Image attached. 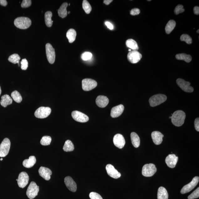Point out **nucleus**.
<instances>
[{
	"label": "nucleus",
	"instance_id": "53",
	"mask_svg": "<svg viewBox=\"0 0 199 199\" xmlns=\"http://www.w3.org/2000/svg\"><path fill=\"white\" fill-rule=\"evenodd\" d=\"M199 30H198L197 31V33H199Z\"/></svg>",
	"mask_w": 199,
	"mask_h": 199
},
{
	"label": "nucleus",
	"instance_id": "32",
	"mask_svg": "<svg viewBox=\"0 0 199 199\" xmlns=\"http://www.w3.org/2000/svg\"><path fill=\"white\" fill-rule=\"evenodd\" d=\"M175 57L178 60H183L188 63L191 61L192 59L191 56L184 53L177 54Z\"/></svg>",
	"mask_w": 199,
	"mask_h": 199
},
{
	"label": "nucleus",
	"instance_id": "28",
	"mask_svg": "<svg viewBox=\"0 0 199 199\" xmlns=\"http://www.w3.org/2000/svg\"><path fill=\"white\" fill-rule=\"evenodd\" d=\"M76 32L74 29H71L66 33V36L68 39L69 43H72L75 41L76 36Z\"/></svg>",
	"mask_w": 199,
	"mask_h": 199
},
{
	"label": "nucleus",
	"instance_id": "9",
	"mask_svg": "<svg viewBox=\"0 0 199 199\" xmlns=\"http://www.w3.org/2000/svg\"><path fill=\"white\" fill-rule=\"evenodd\" d=\"M97 81L91 79H85L82 81V87L83 91H89L97 87Z\"/></svg>",
	"mask_w": 199,
	"mask_h": 199
},
{
	"label": "nucleus",
	"instance_id": "56",
	"mask_svg": "<svg viewBox=\"0 0 199 199\" xmlns=\"http://www.w3.org/2000/svg\"><path fill=\"white\" fill-rule=\"evenodd\" d=\"M70 12H68V14H70Z\"/></svg>",
	"mask_w": 199,
	"mask_h": 199
},
{
	"label": "nucleus",
	"instance_id": "52",
	"mask_svg": "<svg viewBox=\"0 0 199 199\" xmlns=\"http://www.w3.org/2000/svg\"><path fill=\"white\" fill-rule=\"evenodd\" d=\"M128 51L129 52H130L131 51V49H129L128 50Z\"/></svg>",
	"mask_w": 199,
	"mask_h": 199
},
{
	"label": "nucleus",
	"instance_id": "25",
	"mask_svg": "<svg viewBox=\"0 0 199 199\" xmlns=\"http://www.w3.org/2000/svg\"><path fill=\"white\" fill-rule=\"evenodd\" d=\"M12 98L9 95H5L2 96L1 104L4 107H6L8 105L12 103Z\"/></svg>",
	"mask_w": 199,
	"mask_h": 199
},
{
	"label": "nucleus",
	"instance_id": "29",
	"mask_svg": "<svg viewBox=\"0 0 199 199\" xmlns=\"http://www.w3.org/2000/svg\"><path fill=\"white\" fill-rule=\"evenodd\" d=\"M127 47L130 48L133 51H137L139 50V47L136 41L133 39H129L126 41Z\"/></svg>",
	"mask_w": 199,
	"mask_h": 199
},
{
	"label": "nucleus",
	"instance_id": "22",
	"mask_svg": "<svg viewBox=\"0 0 199 199\" xmlns=\"http://www.w3.org/2000/svg\"><path fill=\"white\" fill-rule=\"evenodd\" d=\"M96 104L100 108L105 107L109 103L108 98L104 96H98L96 99Z\"/></svg>",
	"mask_w": 199,
	"mask_h": 199
},
{
	"label": "nucleus",
	"instance_id": "49",
	"mask_svg": "<svg viewBox=\"0 0 199 199\" xmlns=\"http://www.w3.org/2000/svg\"><path fill=\"white\" fill-rule=\"evenodd\" d=\"M7 4V1L6 0H0V5H1L6 6Z\"/></svg>",
	"mask_w": 199,
	"mask_h": 199
},
{
	"label": "nucleus",
	"instance_id": "7",
	"mask_svg": "<svg viewBox=\"0 0 199 199\" xmlns=\"http://www.w3.org/2000/svg\"><path fill=\"white\" fill-rule=\"evenodd\" d=\"M46 55L48 61L51 64H53L55 60V52L52 45L50 43L45 45Z\"/></svg>",
	"mask_w": 199,
	"mask_h": 199
},
{
	"label": "nucleus",
	"instance_id": "42",
	"mask_svg": "<svg viewBox=\"0 0 199 199\" xmlns=\"http://www.w3.org/2000/svg\"><path fill=\"white\" fill-rule=\"evenodd\" d=\"M89 197L91 199H103L100 194L96 192H91L89 194Z\"/></svg>",
	"mask_w": 199,
	"mask_h": 199
},
{
	"label": "nucleus",
	"instance_id": "5",
	"mask_svg": "<svg viewBox=\"0 0 199 199\" xmlns=\"http://www.w3.org/2000/svg\"><path fill=\"white\" fill-rule=\"evenodd\" d=\"M39 191V187L34 181L31 182L26 192V195L30 199L34 198L38 195Z\"/></svg>",
	"mask_w": 199,
	"mask_h": 199
},
{
	"label": "nucleus",
	"instance_id": "15",
	"mask_svg": "<svg viewBox=\"0 0 199 199\" xmlns=\"http://www.w3.org/2000/svg\"><path fill=\"white\" fill-rule=\"evenodd\" d=\"M106 170L108 175L111 177L115 179H117L121 177V173H119L112 165H107Z\"/></svg>",
	"mask_w": 199,
	"mask_h": 199
},
{
	"label": "nucleus",
	"instance_id": "4",
	"mask_svg": "<svg viewBox=\"0 0 199 199\" xmlns=\"http://www.w3.org/2000/svg\"><path fill=\"white\" fill-rule=\"evenodd\" d=\"M156 171L155 165L152 163H150L144 165L142 169V174L144 177H152L155 174Z\"/></svg>",
	"mask_w": 199,
	"mask_h": 199
},
{
	"label": "nucleus",
	"instance_id": "34",
	"mask_svg": "<svg viewBox=\"0 0 199 199\" xmlns=\"http://www.w3.org/2000/svg\"><path fill=\"white\" fill-rule=\"evenodd\" d=\"M11 96L14 101L18 103H20L22 101V96L17 91H15L12 92L11 93Z\"/></svg>",
	"mask_w": 199,
	"mask_h": 199
},
{
	"label": "nucleus",
	"instance_id": "13",
	"mask_svg": "<svg viewBox=\"0 0 199 199\" xmlns=\"http://www.w3.org/2000/svg\"><path fill=\"white\" fill-rule=\"evenodd\" d=\"M18 179V184L19 187L23 188L28 185L29 178L28 174L26 172H22L19 175Z\"/></svg>",
	"mask_w": 199,
	"mask_h": 199
},
{
	"label": "nucleus",
	"instance_id": "6",
	"mask_svg": "<svg viewBox=\"0 0 199 199\" xmlns=\"http://www.w3.org/2000/svg\"><path fill=\"white\" fill-rule=\"evenodd\" d=\"M10 145V141L8 138H5L0 144V157H5L9 154Z\"/></svg>",
	"mask_w": 199,
	"mask_h": 199
},
{
	"label": "nucleus",
	"instance_id": "17",
	"mask_svg": "<svg viewBox=\"0 0 199 199\" xmlns=\"http://www.w3.org/2000/svg\"><path fill=\"white\" fill-rule=\"evenodd\" d=\"M113 142L114 145L119 149H122L125 146V141L124 137L121 134H117L114 136Z\"/></svg>",
	"mask_w": 199,
	"mask_h": 199
},
{
	"label": "nucleus",
	"instance_id": "46",
	"mask_svg": "<svg viewBox=\"0 0 199 199\" xmlns=\"http://www.w3.org/2000/svg\"><path fill=\"white\" fill-rule=\"evenodd\" d=\"M195 128L196 131H199V118L196 119L194 121Z\"/></svg>",
	"mask_w": 199,
	"mask_h": 199
},
{
	"label": "nucleus",
	"instance_id": "41",
	"mask_svg": "<svg viewBox=\"0 0 199 199\" xmlns=\"http://www.w3.org/2000/svg\"><path fill=\"white\" fill-rule=\"evenodd\" d=\"M184 11H185V9L183 8V5H179L175 7L174 10V13L175 14L177 15L178 14L183 13Z\"/></svg>",
	"mask_w": 199,
	"mask_h": 199
},
{
	"label": "nucleus",
	"instance_id": "26",
	"mask_svg": "<svg viewBox=\"0 0 199 199\" xmlns=\"http://www.w3.org/2000/svg\"><path fill=\"white\" fill-rule=\"evenodd\" d=\"M131 138L132 144L136 148L139 147L140 144V138L137 134L133 132L131 134Z\"/></svg>",
	"mask_w": 199,
	"mask_h": 199
},
{
	"label": "nucleus",
	"instance_id": "40",
	"mask_svg": "<svg viewBox=\"0 0 199 199\" xmlns=\"http://www.w3.org/2000/svg\"><path fill=\"white\" fill-rule=\"evenodd\" d=\"M199 188L197 189L188 196V199H194L199 198Z\"/></svg>",
	"mask_w": 199,
	"mask_h": 199
},
{
	"label": "nucleus",
	"instance_id": "21",
	"mask_svg": "<svg viewBox=\"0 0 199 199\" xmlns=\"http://www.w3.org/2000/svg\"><path fill=\"white\" fill-rule=\"evenodd\" d=\"M151 136L153 141L155 144L159 145L162 143L164 135L160 132L157 131L153 132Z\"/></svg>",
	"mask_w": 199,
	"mask_h": 199
},
{
	"label": "nucleus",
	"instance_id": "10",
	"mask_svg": "<svg viewBox=\"0 0 199 199\" xmlns=\"http://www.w3.org/2000/svg\"><path fill=\"white\" fill-rule=\"evenodd\" d=\"M199 181V177L196 176L194 177L190 183L184 186L182 188L181 190V193L184 194L191 191L197 185Z\"/></svg>",
	"mask_w": 199,
	"mask_h": 199
},
{
	"label": "nucleus",
	"instance_id": "11",
	"mask_svg": "<svg viewBox=\"0 0 199 199\" xmlns=\"http://www.w3.org/2000/svg\"><path fill=\"white\" fill-rule=\"evenodd\" d=\"M177 84L180 88L184 92L191 93L194 91L193 87L191 86L190 83L188 81H186L184 80L179 78L176 81Z\"/></svg>",
	"mask_w": 199,
	"mask_h": 199
},
{
	"label": "nucleus",
	"instance_id": "8",
	"mask_svg": "<svg viewBox=\"0 0 199 199\" xmlns=\"http://www.w3.org/2000/svg\"><path fill=\"white\" fill-rule=\"evenodd\" d=\"M51 110L49 107H41L35 111L34 115L35 117L39 118H47L51 114Z\"/></svg>",
	"mask_w": 199,
	"mask_h": 199
},
{
	"label": "nucleus",
	"instance_id": "51",
	"mask_svg": "<svg viewBox=\"0 0 199 199\" xmlns=\"http://www.w3.org/2000/svg\"><path fill=\"white\" fill-rule=\"evenodd\" d=\"M2 93V91L1 86H0V96H1Z\"/></svg>",
	"mask_w": 199,
	"mask_h": 199
},
{
	"label": "nucleus",
	"instance_id": "23",
	"mask_svg": "<svg viewBox=\"0 0 199 199\" xmlns=\"http://www.w3.org/2000/svg\"><path fill=\"white\" fill-rule=\"evenodd\" d=\"M36 162V159L34 156H30L29 159H26L23 162V165L27 168H30L34 166Z\"/></svg>",
	"mask_w": 199,
	"mask_h": 199
},
{
	"label": "nucleus",
	"instance_id": "47",
	"mask_svg": "<svg viewBox=\"0 0 199 199\" xmlns=\"http://www.w3.org/2000/svg\"><path fill=\"white\" fill-rule=\"evenodd\" d=\"M105 24L106 26H107V28L110 29V30H112L113 29H114L113 26V24L109 22H106Z\"/></svg>",
	"mask_w": 199,
	"mask_h": 199
},
{
	"label": "nucleus",
	"instance_id": "38",
	"mask_svg": "<svg viewBox=\"0 0 199 199\" xmlns=\"http://www.w3.org/2000/svg\"><path fill=\"white\" fill-rule=\"evenodd\" d=\"M181 41L186 42L188 45L192 43V39L190 36L188 34H183L181 35Z\"/></svg>",
	"mask_w": 199,
	"mask_h": 199
},
{
	"label": "nucleus",
	"instance_id": "27",
	"mask_svg": "<svg viewBox=\"0 0 199 199\" xmlns=\"http://www.w3.org/2000/svg\"><path fill=\"white\" fill-rule=\"evenodd\" d=\"M168 192L165 188L160 187L159 188L158 192V199H168Z\"/></svg>",
	"mask_w": 199,
	"mask_h": 199
},
{
	"label": "nucleus",
	"instance_id": "20",
	"mask_svg": "<svg viewBox=\"0 0 199 199\" xmlns=\"http://www.w3.org/2000/svg\"><path fill=\"white\" fill-rule=\"evenodd\" d=\"M124 109V106L122 104L119 105L112 108L111 112V116L112 118H117L122 114Z\"/></svg>",
	"mask_w": 199,
	"mask_h": 199
},
{
	"label": "nucleus",
	"instance_id": "35",
	"mask_svg": "<svg viewBox=\"0 0 199 199\" xmlns=\"http://www.w3.org/2000/svg\"><path fill=\"white\" fill-rule=\"evenodd\" d=\"M20 60V57L19 55L18 54H12V55H10L9 57V58H8V60H9L10 62L14 64L18 63V66H19V62Z\"/></svg>",
	"mask_w": 199,
	"mask_h": 199
},
{
	"label": "nucleus",
	"instance_id": "39",
	"mask_svg": "<svg viewBox=\"0 0 199 199\" xmlns=\"http://www.w3.org/2000/svg\"><path fill=\"white\" fill-rule=\"evenodd\" d=\"M92 57V54L91 52H84L81 55V59L84 61H87L91 59Z\"/></svg>",
	"mask_w": 199,
	"mask_h": 199
},
{
	"label": "nucleus",
	"instance_id": "55",
	"mask_svg": "<svg viewBox=\"0 0 199 199\" xmlns=\"http://www.w3.org/2000/svg\"><path fill=\"white\" fill-rule=\"evenodd\" d=\"M171 118V116H170V117H169V118Z\"/></svg>",
	"mask_w": 199,
	"mask_h": 199
},
{
	"label": "nucleus",
	"instance_id": "1",
	"mask_svg": "<svg viewBox=\"0 0 199 199\" xmlns=\"http://www.w3.org/2000/svg\"><path fill=\"white\" fill-rule=\"evenodd\" d=\"M186 115L183 111L177 110L172 115L171 120L173 124L176 127H181L184 124Z\"/></svg>",
	"mask_w": 199,
	"mask_h": 199
},
{
	"label": "nucleus",
	"instance_id": "44",
	"mask_svg": "<svg viewBox=\"0 0 199 199\" xmlns=\"http://www.w3.org/2000/svg\"><path fill=\"white\" fill-rule=\"evenodd\" d=\"M31 5V0H24L21 4V7L23 8H27L30 7Z\"/></svg>",
	"mask_w": 199,
	"mask_h": 199
},
{
	"label": "nucleus",
	"instance_id": "37",
	"mask_svg": "<svg viewBox=\"0 0 199 199\" xmlns=\"http://www.w3.org/2000/svg\"><path fill=\"white\" fill-rule=\"evenodd\" d=\"M51 138L50 136H45L42 138L40 143L43 146L49 145L51 144Z\"/></svg>",
	"mask_w": 199,
	"mask_h": 199
},
{
	"label": "nucleus",
	"instance_id": "30",
	"mask_svg": "<svg viewBox=\"0 0 199 199\" xmlns=\"http://www.w3.org/2000/svg\"><path fill=\"white\" fill-rule=\"evenodd\" d=\"M175 26L176 22L175 21L172 20L169 21L165 27V32L167 34H170L175 28Z\"/></svg>",
	"mask_w": 199,
	"mask_h": 199
},
{
	"label": "nucleus",
	"instance_id": "3",
	"mask_svg": "<svg viewBox=\"0 0 199 199\" xmlns=\"http://www.w3.org/2000/svg\"><path fill=\"white\" fill-rule=\"evenodd\" d=\"M167 99L166 96L163 94H158L152 96L149 100L150 106L154 107L163 103Z\"/></svg>",
	"mask_w": 199,
	"mask_h": 199
},
{
	"label": "nucleus",
	"instance_id": "50",
	"mask_svg": "<svg viewBox=\"0 0 199 199\" xmlns=\"http://www.w3.org/2000/svg\"><path fill=\"white\" fill-rule=\"evenodd\" d=\"M113 1V0H104L103 3L106 5H109Z\"/></svg>",
	"mask_w": 199,
	"mask_h": 199
},
{
	"label": "nucleus",
	"instance_id": "33",
	"mask_svg": "<svg viewBox=\"0 0 199 199\" xmlns=\"http://www.w3.org/2000/svg\"><path fill=\"white\" fill-rule=\"evenodd\" d=\"M63 149L64 151L66 152L73 151L74 150V144L70 140H67L65 142Z\"/></svg>",
	"mask_w": 199,
	"mask_h": 199
},
{
	"label": "nucleus",
	"instance_id": "19",
	"mask_svg": "<svg viewBox=\"0 0 199 199\" xmlns=\"http://www.w3.org/2000/svg\"><path fill=\"white\" fill-rule=\"evenodd\" d=\"M39 172L40 176L46 181H49L51 179L52 172L49 168L44 167H41L39 169Z\"/></svg>",
	"mask_w": 199,
	"mask_h": 199
},
{
	"label": "nucleus",
	"instance_id": "12",
	"mask_svg": "<svg viewBox=\"0 0 199 199\" xmlns=\"http://www.w3.org/2000/svg\"><path fill=\"white\" fill-rule=\"evenodd\" d=\"M72 116L75 120L80 123H86L89 120L87 115L78 111H74L72 113Z\"/></svg>",
	"mask_w": 199,
	"mask_h": 199
},
{
	"label": "nucleus",
	"instance_id": "2",
	"mask_svg": "<svg viewBox=\"0 0 199 199\" xmlns=\"http://www.w3.org/2000/svg\"><path fill=\"white\" fill-rule=\"evenodd\" d=\"M14 24L18 28L26 29L31 26V21L28 18L20 17L15 19L14 21Z\"/></svg>",
	"mask_w": 199,
	"mask_h": 199
},
{
	"label": "nucleus",
	"instance_id": "16",
	"mask_svg": "<svg viewBox=\"0 0 199 199\" xmlns=\"http://www.w3.org/2000/svg\"><path fill=\"white\" fill-rule=\"evenodd\" d=\"M178 160V157L175 154H170L165 159V162L170 168H174L176 165Z\"/></svg>",
	"mask_w": 199,
	"mask_h": 199
},
{
	"label": "nucleus",
	"instance_id": "45",
	"mask_svg": "<svg viewBox=\"0 0 199 199\" xmlns=\"http://www.w3.org/2000/svg\"><path fill=\"white\" fill-rule=\"evenodd\" d=\"M140 13V10L139 9H138V8H134V9L131 10L130 13L131 15L135 16L139 14Z\"/></svg>",
	"mask_w": 199,
	"mask_h": 199
},
{
	"label": "nucleus",
	"instance_id": "31",
	"mask_svg": "<svg viewBox=\"0 0 199 199\" xmlns=\"http://www.w3.org/2000/svg\"><path fill=\"white\" fill-rule=\"evenodd\" d=\"M52 16V13L51 12L48 11L46 12L45 14V23L47 26L50 28L52 26L53 21L52 20L51 18Z\"/></svg>",
	"mask_w": 199,
	"mask_h": 199
},
{
	"label": "nucleus",
	"instance_id": "48",
	"mask_svg": "<svg viewBox=\"0 0 199 199\" xmlns=\"http://www.w3.org/2000/svg\"><path fill=\"white\" fill-rule=\"evenodd\" d=\"M194 12L195 14L196 15H199V7L198 6H195L194 8Z\"/></svg>",
	"mask_w": 199,
	"mask_h": 199
},
{
	"label": "nucleus",
	"instance_id": "18",
	"mask_svg": "<svg viewBox=\"0 0 199 199\" xmlns=\"http://www.w3.org/2000/svg\"><path fill=\"white\" fill-rule=\"evenodd\" d=\"M64 182L66 187L70 191L75 192L77 190V185L76 183L72 178L70 176L66 177L65 178Z\"/></svg>",
	"mask_w": 199,
	"mask_h": 199
},
{
	"label": "nucleus",
	"instance_id": "54",
	"mask_svg": "<svg viewBox=\"0 0 199 199\" xmlns=\"http://www.w3.org/2000/svg\"><path fill=\"white\" fill-rule=\"evenodd\" d=\"M0 160H1V161L3 160V159L1 158V159H0Z\"/></svg>",
	"mask_w": 199,
	"mask_h": 199
},
{
	"label": "nucleus",
	"instance_id": "43",
	"mask_svg": "<svg viewBox=\"0 0 199 199\" xmlns=\"http://www.w3.org/2000/svg\"><path fill=\"white\" fill-rule=\"evenodd\" d=\"M21 68L22 70H26L28 69V62L26 59H24L22 60L21 62Z\"/></svg>",
	"mask_w": 199,
	"mask_h": 199
},
{
	"label": "nucleus",
	"instance_id": "14",
	"mask_svg": "<svg viewBox=\"0 0 199 199\" xmlns=\"http://www.w3.org/2000/svg\"><path fill=\"white\" fill-rule=\"evenodd\" d=\"M142 58V55L139 52L132 51L129 52L127 55L128 61L132 64H136L139 62Z\"/></svg>",
	"mask_w": 199,
	"mask_h": 199
},
{
	"label": "nucleus",
	"instance_id": "24",
	"mask_svg": "<svg viewBox=\"0 0 199 199\" xmlns=\"http://www.w3.org/2000/svg\"><path fill=\"white\" fill-rule=\"evenodd\" d=\"M68 6V3H65L60 6V9L58 10V14L60 18H64L67 16L68 12L66 8Z\"/></svg>",
	"mask_w": 199,
	"mask_h": 199
},
{
	"label": "nucleus",
	"instance_id": "36",
	"mask_svg": "<svg viewBox=\"0 0 199 199\" xmlns=\"http://www.w3.org/2000/svg\"><path fill=\"white\" fill-rule=\"evenodd\" d=\"M82 7L86 13L89 14L92 11V7L89 3L86 0H84L82 3Z\"/></svg>",
	"mask_w": 199,
	"mask_h": 199
}]
</instances>
